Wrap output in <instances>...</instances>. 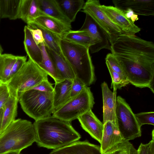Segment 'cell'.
<instances>
[{
	"mask_svg": "<svg viewBox=\"0 0 154 154\" xmlns=\"http://www.w3.org/2000/svg\"><path fill=\"white\" fill-rule=\"evenodd\" d=\"M111 53L129 83L149 88L154 83V44L135 36L121 35L111 45Z\"/></svg>",
	"mask_w": 154,
	"mask_h": 154,
	"instance_id": "6da1fadb",
	"label": "cell"
},
{
	"mask_svg": "<svg viewBox=\"0 0 154 154\" xmlns=\"http://www.w3.org/2000/svg\"><path fill=\"white\" fill-rule=\"evenodd\" d=\"M35 142L39 147L55 149L79 140L81 135L70 122L50 116L35 121Z\"/></svg>",
	"mask_w": 154,
	"mask_h": 154,
	"instance_id": "7a4b0ae2",
	"label": "cell"
},
{
	"mask_svg": "<svg viewBox=\"0 0 154 154\" xmlns=\"http://www.w3.org/2000/svg\"><path fill=\"white\" fill-rule=\"evenodd\" d=\"M60 44L62 54L71 67L75 77L86 86L92 84L95 75L89 48L61 38Z\"/></svg>",
	"mask_w": 154,
	"mask_h": 154,
	"instance_id": "3957f363",
	"label": "cell"
},
{
	"mask_svg": "<svg viewBox=\"0 0 154 154\" xmlns=\"http://www.w3.org/2000/svg\"><path fill=\"white\" fill-rule=\"evenodd\" d=\"M35 140L33 124L26 120L15 119L0 134V154L21 151Z\"/></svg>",
	"mask_w": 154,
	"mask_h": 154,
	"instance_id": "277c9868",
	"label": "cell"
},
{
	"mask_svg": "<svg viewBox=\"0 0 154 154\" xmlns=\"http://www.w3.org/2000/svg\"><path fill=\"white\" fill-rule=\"evenodd\" d=\"M17 96L23 110L35 121L51 116L54 111L53 92L30 89Z\"/></svg>",
	"mask_w": 154,
	"mask_h": 154,
	"instance_id": "5b68a950",
	"label": "cell"
},
{
	"mask_svg": "<svg viewBox=\"0 0 154 154\" xmlns=\"http://www.w3.org/2000/svg\"><path fill=\"white\" fill-rule=\"evenodd\" d=\"M48 75L38 64L29 58L7 85L10 94L17 96L18 94L30 90L42 81L48 79Z\"/></svg>",
	"mask_w": 154,
	"mask_h": 154,
	"instance_id": "8992f818",
	"label": "cell"
},
{
	"mask_svg": "<svg viewBox=\"0 0 154 154\" xmlns=\"http://www.w3.org/2000/svg\"><path fill=\"white\" fill-rule=\"evenodd\" d=\"M94 104V99L90 88L85 86L79 94L54 110L52 116L70 122L91 110Z\"/></svg>",
	"mask_w": 154,
	"mask_h": 154,
	"instance_id": "52a82bcc",
	"label": "cell"
},
{
	"mask_svg": "<svg viewBox=\"0 0 154 154\" xmlns=\"http://www.w3.org/2000/svg\"><path fill=\"white\" fill-rule=\"evenodd\" d=\"M116 116L119 129L126 141L133 140L141 135V127L130 106L120 96L116 98Z\"/></svg>",
	"mask_w": 154,
	"mask_h": 154,
	"instance_id": "ba28073f",
	"label": "cell"
},
{
	"mask_svg": "<svg viewBox=\"0 0 154 154\" xmlns=\"http://www.w3.org/2000/svg\"><path fill=\"white\" fill-rule=\"evenodd\" d=\"M101 5L99 0H88L85 2L82 11L90 16L100 26L111 45L122 35L121 31L102 10Z\"/></svg>",
	"mask_w": 154,
	"mask_h": 154,
	"instance_id": "9c48e42d",
	"label": "cell"
},
{
	"mask_svg": "<svg viewBox=\"0 0 154 154\" xmlns=\"http://www.w3.org/2000/svg\"><path fill=\"white\" fill-rule=\"evenodd\" d=\"M84 22L79 29L87 32L93 40L94 45L89 48L91 53L103 49L111 50V44L105 32L89 15L86 14Z\"/></svg>",
	"mask_w": 154,
	"mask_h": 154,
	"instance_id": "30bf717a",
	"label": "cell"
},
{
	"mask_svg": "<svg viewBox=\"0 0 154 154\" xmlns=\"http://www.w3.org/2000/svg\"><path fill=\"white\" fill-rule=\"evenodd\" d=\"M101 8L112 22L121 30L122 35L134 36L140 29L125 16L123 12L116 7L101 5Z\"/></svg>",
	"mask_w": 154,
	"mask_h": 154,
	"instance_id": "8fae6325",
	"label": "cell"
},
{
	"mask_svg": "<svg viewBox=\"0 0 154 154\" xmlns=\"http://www.w3.org/2000/svg\"><path fill=\"white\" fill-rule=\"evenodd\" d=\"M103 125L102 136L100 143L102 154L106 153L125 140L117 125L110 121Z\"/></svg>",
	"mask_w": 154,
	"mask_h": 154,
	"instance_id": "7c38bea8",
	"label": "cell"
},
{
	"mask_svg": "<svg viewBox=\"0 0 154 154\" xmlns=\"http://www.w3.org/2000/svg\"><path fill=\"white\" fill-rule=\"evenodd\" d=\"M115 7L123 12L129 9L137 15H154V0H113Z\"/></svg>",
	"mask_w": 154,
	"mask_h": 154,
	"instance_id": "4fadbf2b",
	"label": "cell"
},
{
	"mask_svg": "<svg viewBox=\"0 0 154 154\" xmlns=\"http://www.w3.org/2000/svg\"><path fill=\"white\" fill-rule=\"evenodd\" d=\"M103 100V124L110 121L117 125L116 116V90L112 92L105 82L101 85Z\"/></svg>",
	"mask_w": 154,
	"mask_h": 154,
	"instance_id": "5bb4252c",
	"label": "cell"
},
{
	"mask_svg": "<svg viewBox=\"0 0 154 154\" xmlns=\"http://www.w3.org/2000/svg\"><path fill=\"white\" fill-rule=\"evenodd\" d=\"M77 119L83 129L100 143L103 125L95 116L92 110L79 116Z\"/></svg>",
	"mask_w": 154,
	"mask_h": 154,
	"instance_id": "9a60e30c",
	"label": "cell"
},
{
	"mask_svg": "<svg viewBox=\"0 0 154 154\" xmlns=\"http://www.w3.org/2000/svg\"><path fill=\"white\" fill-rule=\"evenodd\" d=\"M53 150L66 154H102L100 146L91 143L87 140H78L69 145Z\"/></svg>",
	"mask_w": 154,
	"mask_h": 154,
	"instance_id": "2e32d148",
	"label": "cell"
},
{
	"mask_svg": "<svg viewBox=\"0 0 154 154\" xmlns=\"http://www.w3.org/2000/svg\"><path fill=\"white\" fill-rule=\"evenodd\" d=\"M30 23H33L41 26L61 38L66 32L72 28L71 26L67 25L46 15L39 16Z\"/></svg>",
	"mask_w": 154,
	"mask_h": 154,
	"instance_id": "e0dca14e",
	"label": "cell"
},
{
	"mask_svg": "<svg viewBox=\"0 0 154 154\" xmlns=\"http://www.w3.org/2000/svg\"><path fill=\"white\" fill-rule=\"evenodd\" d=\"M43 15L39 10L38 0H20L18 19L27 24Z\"/></svg>",
	"mask_w": 154,
	"mask_h": 154,
	"instance_id": "ac0fdd59",
	"label": "cell"
},
{
	"mask_svg": "<svg viewBox=\"0 0 154 154\" xmlns=\"http://www.w3.org/2000/svg\"><path fill=\"white\" fill-rule=\"evenodd\" d=\"M38 0L39 10L43 15L51 17L71 26V23L64 15L56 0Z\"/></svg>",
	"mask_w": 154,
	"mask_h": 154,
	"instance_id": "d6986e66",
	"label": "cell"
},
{
	"mask_svg": "<svg viewBox=\"0 0 154 154\" xmlns=\"http://www.w3.org/2000/svg\"><path fill=\"white\" fill-rule=\"evenodd\" d=\"M72 81L65 79L55 83L53 92L54 111L70 99V93Z\"/></svg>",
	"mask_w": 154,
	"mask_h": 154,
	"instance_id": "ffe728a7",
	"label": "cell"
},
{
	"mask_svg": "<svg viewBox=\"0 0 154 154\" xmlns=\"http://www.w3.org/2000/svg\"><path fill=\"white\" fill-rule=\"evenodd\" d=\"M24 38L23 41L25 51L29 58L38 64L42 61V55L39 45L34 41L31 32L27 26L24 27Z\"/></svg>",
	"mask_w": 154,
	"mask_h": 154,
	"instance_id": "44dd1931",
	"label": "cell"
},
{
	"mask_svg": "<svg viewBox=\"0 0 154 154\" xmlns=\"http://www.w3.org/2000/svg\"><path fill=\"white\" fill-rule=\"evenodd\" d=\"M45 47L48 53L53 61L62 78L63 79L73 81L75 78V75L70 65L62 54H59Z\"/></svg>",
	"mask_w": 154,
	"mask_h": 154,
	"instance_id": "7402d4cb",
	"label": "cell"
},
{
	"mask_svg": "<svg viewBox=\"0 0 154 154\" xmlns=\"http://www.w3.org/2000/svg\"><path fill=\"white\" fill-rule=\"evenodd\" d=\"M18 102V96L10 94L2 108L3 113L0 134L15 119L17 114Z\"/></svg>",
	"mask_w": 154,
	"mask_h": 154,
	"instance_id": "603a6c76",
	"label": "cell"
},
{
	"mask_svg": "<svg viewBox=\"0 0 154 154\" xmlns=\"http://www.w3.org/2000/svg\"><path fill=\"white\" fill-rule=\"evenodd\" d=\"M38 45L42 51V59L41 63L38 65L54 79L55 83L64 80L60 75L53 61L48 53L44 42Z\"/></svg>",
	"mask_w": 154,
	"mask_h": 154,
	"instance_id": "cb8c5ba5",
	"label": "cell"
},
{
	"mask_svg": "<svg viewBox=\"0 0 154 154\" xmlns=\"http://www.w3.org/2000/svg\"><path fill=\"white\" fill-rule=\"evenodd\" d=\"M65 16L72 23L75 20L78 13L82 9L84 0H56Z\"/></svg>",
	"mask_w": 154,
	"mask_h": 154,
	"instance_id": "d4e9b609",
	"label": "cell"
},
{
	"mask_svg": "<svg viewBox=\"0 0 154 154\" xmlns=\"http://www.w3.org/2000/svg\"><path fill=\"white\" fill-rule=\"evenodd\" d=\"M18 56L11 54L0 55V82L7 84L11 79L13 66Z\"/></svg>",
	"mask_w": 154,
	"mask_h": 154,
	"instance_id": "484cf974",
	"label": "cell"
},
{
	"mask_svg": "<svg viewBox=\"0 0 154 154\" xmlns=\"http://www.w3.org/2000/svg\"><path fill=\"white\" fill-rule=\"evenodd\" d=\"M61 38L75 44L89 48L94 45L93 41L88 33L84 31L72 30L66 32Z\"/></svg>",
	"mask_w": 154,
	"mask_h": 154,
	"instance_id": "4316f807",
	"label": "cell"
},
{
	"mask_svg": "<svg viewBox=\"0 0 154 154\" xmlns=\"http://www.w3.org/2000/svg\"><path fill=\"white\" fill-rule=\"evenodd\" d=\"M30 26L37 28L41 30L44 38V42L45 46L53 50L59 54H61L60 42L61 38L57 35L50 31L33 23L27 24Z\"/></svg>",
	"mask_w": 154,
	"mask_h": 154,
	"instance_id": "83f0119b",
	"label": "cell"
},
{
	"mask_svg": "<svg viewBox=\"0 0 154 154\" xmlns=\"http://www.w3.org/2000/svg\"><path fill=\"white\" fill-rule=\"evenodd\" d=\"M1 18L18 19L20 0H0Z\"/></svg>",
	"mask_w": 154,
	"mask_h": 154,
	"instance_id": "f1b7e54d",
	"label": "cell"
},
{
	"mask_svg": "<svg viewBox=\"0 0 154 154\" xmlns=\"http://www.w3.org/2000/svg\"><path fill=\"white\" fill-rule=\"evenodd\" d=\"M106 63L112 78L111 88L120 89L130 83L124 75L113 70L108 63L106 62Z\"/></svg>",
	"mask_w": 154,
	"mask_h": 154,
	"instance_id": "f546056e",
	"label": "cell"
},
{
	"mask_svg": "<svg viewBox=\"0 0 154 154\" xmlns=\"http://www.w3.org/2000/svg\"><path fill=\"white\" fill-rule=\"evenodd\" d=\"M104 154H137V152L132 143L125 140Z\"/></svg>",
	"mask_w": 154,
	"mask_h": 154,
	"instance_id": "4dcf8cb0",
	"label": "cell"
},
{
	"mask_svg": "<svg viewBox=\"0 0 154 154\" xmlns=\"http://www.w3.org/2000/svg\"><path fill=\"white\" fill-rule=\"evenodd\" d=\"M137 121L141 127L145 124L154 125V112H142L135 114Z\"/></svg>",
	"mask_w": 154,
	"mask_h": 154,
	"instance_id": "1f68e13d",
	"label": "cell"
},
{
	"mask_svg": "<svg viewBox=\"0 0 154 154\" xmlns=\"http://www.w3.org/2000/svg\"><path fill=\"white\" fill-rule=\"evenodd\" d=\"M137 154H154V130L152 132V138L146 144L141 143L137 149Z\"/></svg>",
	"mask_w": 154,
	"mask_h": 154,
	"instance_id": "d6a6232c",
	"label": "cell"
},
{
	"mask_svg": "<svg viewBox=\"0 0 154 154\" xmlns=\"http://www.w3.org/2000/svg\"><path fill=\"white\" fill-rule=\"evenodd\" d=\"M105 60L113 70L125 76L121 65L111 53L106 55Z\"/></svg>",
	"mask_w": 154,
	"mask_h": 154,
	"instance_id": "836d02e7",
	"label": "cell"
},
{
	"mask_svg": "<svg viewBox=\"0 0 154 154\" xmlns=\"http://www.w3.org/2000/svg\"><path fill=\"white\" fill-rule=\"evenodd\" d=\"M85 86L82 82L75 77L72 81L70 93V99L79 94Z\"/></svg>",
	"mask_w": 154,
	"mask_h": 154,
	"instance_id": "e575fe53",
	"label": "cell"
},
{
	"mask_svg": "<svg viewBox=\"0 0 154 154\" xmlns=\"http://www.w3.org/2000/svg\"><path fill=\"white\" fill-rule=\"evenodd\" d=\"M31 89L35 90L46 93H51L53 92L54 88L48 79L42 81L38 85Z\"/></svg>",
	"mask_w": 154,
	"mask_h": 154,
	"instance_id": "d590c367",
	"label": "cell"
},
{
	"mask_svg": "<svg viewBox=\"0 0 154 154\" xmlns=\"http://www.w3.org/2000/svg\"><path fill=\"white\" fill-rule=\"evenodd\" d=\"M10 95L7 85L2 84L0 85V109L3 108Z\"/></svg>",
	"mask_w": 154,
	"mask_h": 154,
	"instance_id": "8d00e7d4",
	"label": "cell"
},
{
	"mask_svg": "<svg viewBox=\"0 0 154 154\" xmlns=\"http://www.w3.org/2000/svg\"><path fill=\"white\" fill-rule=\"evenodd\" d=\"M32 34L33 38L36 43L38 45L44 42V38L41 30L34 27L27 26Z\"/></svg>",
	"mask_w": 154,
	"mask_h": 154,
	"instance_id": "74e56055",
	"label": "cell"
},
{
	"mask_svg": "<svg viewBox=\"0 0 154 154\" xmlns=\"http://www.w3.org/2000/svg\"><path fill=\"white\" fill-rule=\"evenodd\" d=\"M26 56H17V59L13 66L11 70V79L26 62Z\"/></svg>",
	"mask_w": 154,
	"mask_h": 154,
	"instance_id": "f35d334b",
	"label": "cell"
},
{
	"mask_svg": "<svg viewBox=\"0 0 154 154\" xmlns=\"http://www.w3.org/2000/svg\"><path fill=\"white\" fill-rule=\"evenodd\" d=\"M123 12L127 18L134 23L138 19V15L135 14L133 11L130 9H128Z\"/></svg>",
	"mask_w": 154,
	"mask_h": 154,
	"instance_id": "ab89813d",
	"label": "cell"
},
{
	"mask_svg": "<svg viewBox=\"0 0 154 154\" xmlns=\"http://www.w3.org/2000/svg\"><path fill=\"white\" fill-rule=\"evenodd\" d=\"M3 113V110L2 108L0 109V134L2 122Z\"/></svg>",
	"mask_w": 154,
	"mask_h": 154,
	"instance_id": "60d3db41",
	"label": "cell"
},
{
	"mask_svg": "<svg viewBox=\"0 0 154 154\" xmlns=\"http://www.w3.org/2000/svg\"><path fill=\"white\" fill-rule=\"evenodd\" d=\"M21 151H20L12 152L6 153L3 154H21Z\"/></svg>",
	"mask_w": 154,
	"mask_h": 154,
	"instance_id": "b9f144b4",
	"label": "cell"
},
{
	"mask_svg": "<svg viewBox=\"0 0 154 154\" xmlns=\"http://www.w3.org/2000/svg\"><path fill=\"white\" fill-rule=\"evenodd\" d=\"M49 154H66L64 153H60L56 152L54 151L53 150L49 153Z\"/></svg>",
	"mask_w": 154,
	"mask_h": 154,
	"instance_id": "7bdbcfd3",
	"label": "cell"
},
{
	"mask_svg": "<svg viewBox=\"0 0 154 154\" xmlns=\"http://www.w3.org/2000/svg\"><path fill=\"white\" fill-rule=\"evenodd\" d=\"M3 49L0 44V55L2 54L3 51Z\"/></svg>",
	"mask_w": 154,
	"mask_h": 154,
	"instance_id": "ee69618b",
	"label": "cell"
},
{
	"mask_svg": "<svg viewBox=\"0 0 154 154\" xmlns=\"http://www.w3.org/2000/svg\"><path fill=\"white\" fill-rule=\"evenodd\" d=\"M1 18V10H0V20Z\"/></svg>",
	"mask_w": 154,
	"mask_h": 154,
	"instance_id": "f6af8a7d",
	"label": "cell"
},
{
	"mask_svg": "<svg viewBox=\"0 0 154 154\" xmlns=\"http://www.w3.org/2000/svg\"><path fill=\"white\" fill-rule=\"evenodd\" d=\"M2 84L0 82V85Z\"/></svg>",
	"mask_w": 154,
	"mask_h": 154,
	"instance_id": "bcb514c9",
	"label": "cell"
}]
</instances>
